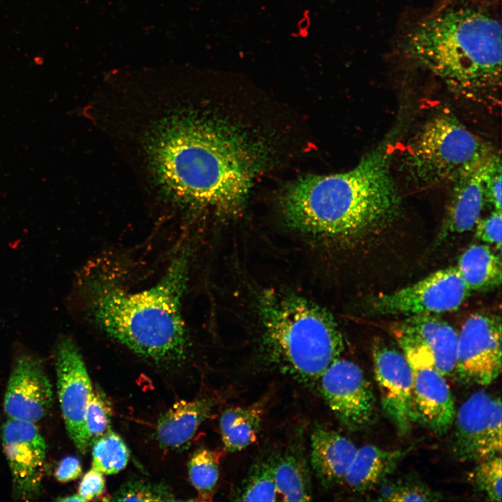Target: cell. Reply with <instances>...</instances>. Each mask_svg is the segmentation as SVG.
<instances>
[{"instance_id":"obj_1","label":"cell","mask_w":502,"mask_h":502,"mask_svg":"<svg viewBox=\"0 0 502 502\" xmlns=\"http://www.w3.org/2000/svg\"><path fill=\"white\" fill-rule=\"evenodd\" d=\"M188 271V252L183 251L155 284L132 292L90 263L77 274L68 307L135 353L157 363H178L189 346L181 314Z\"/></svg>"},{"instance_id":"obj_2","label":"cell","mask_w":502,"mask_h":502,"mask_svg":"<svg viewBox=\"0 0 502 502\" xmlns=\"http://www.w3.org/2000/svg\"><path fill=\"white\" fill-rule=\"evenodd\" d=\"M391 157L384 142L349 171L296 180L282 199L287 223L323 241H347L386 228L398 218L402 204Z\"/></svg>"},{"instance_id":"obj_3","label":"cell","mask_w":502,"mask_h":502,"mask_svg":"<svg viewBox=\"0 0 502 502\" xmlns=\"http://www.w3.org/2000/svg\"><path fill=\"white\" fill-rule=\"evenodd\" d=\"M403 52L466 97L501 88V25L479 7L448 8L423 19L404 38Z\"/></svg>"},{"instance_id":"obj_4","label":"cell","mask_w":502,"mask_h":502,"mask_svg":"<svg viewBox=\"0 0 502 502\" xmlns=\"http://www.w3.org/2000/svg\"><path fill=\"white\" fill-rule=\"evenodd\" d=\"M162 166L178 189L229 210L239 208L265 163L261 144L237 129L199 127L162 148Z\"/></svg>"},{"instance_id":"obj_5","label":"cell","mask_w":502,"mask_h":502,"mask_svg":"<svg viewBox=\"0 0 502 502\" xmlns=\"http://www.w3.org/2000/svg\"><path fill=\"white\" fill-rule=\"evenodd\" d=\"M268 362L295 381L314 385L342 353V335L329 313L295 294L268 291L259 306Z\"/></svg>"},{"instance_id":"obj_6","label":"cell","mask_w":502,"mask_h":502,"mask_svg":"<svg viewBox=\"0 0 502 502\" xmlns=\"http://www.w3.org/2000/svg\"><path fill=\"white\" fill-rule=\"evenodd\" d=\"M494 151L451 113L429 119L407 146L402 167L421 186L452 183Z\"/></svg>"},{"instance_id":"obj_7","label":"cell","mask_w":502,"mask_h":502,"mask_svg":"<svg viewBox=\"0 0 502 502\" xmlns=\"http://www.w3.org/2000/svg\"><path fill=\"white\" fill-rule=\"evenodd\" d=\"M471 292L457 267L450 266L400 289L375 296L368 307L377 315L434 314L456 310Z\"/></svg>"},{"instance_id":"obj_8","label":"cell","mask_w":502,"mask_h":502,"mask_svg":"<svg viewBox=\"0 0 502 502\" xmlns=\"http://www.w3.org/2000/svg\"><path fill=\"white\" fill-rule=\"evenodd\" d=\"M412 373L414 422L433 432L446 433L455 416V400L445 376L435 367L432 356L420 343L396 337Z\"/></svg>"},{"instance_id":"obj_9","label":"cell","mask_w":502,"mask_h":502,"mask_svg":"<svg viewBox=\"0 0 502 502\" xmlns=\"http://www.w3.org/2000/svg\"><path fill=\"white\" fill-rule=\"evenodd\" d=\"M501 402L485 391L467 398L455 413L451 440L453 455L460 461L479 462L501 451Z\"/></svg>"},{"instance_id":"obj_10","label":"cell","mask_w":502,"mask_h":502,"mask_svg":"<svg viewBox=\"0 0 502 502\" xmlns=\"http://www.w3.org/2000/svg\"><path fill=\"white\" fill-rule=\"evenodd\" d=\"M317 383L334 416L348 430H361L373 423L376 416V397L363 371L354 362L337 358Z\"/></svg>"},{"instance_id":"obj_11","label":"cell","mask_w":502,"mask_h":502,"mask_svg":"<svg viewBox=\"0 0 502 502\" xmlns=\"http://www.w3.org/2000/svg\"><path fill=\"white\" fill-rule=\"evenodd\" d=\"M54 364L58 397L66 428L76 448L84 454L91 446L84 416L93 388L82 355L70 336L58 337Z\"/></svg>"},{"instance_id":"obj_12","label":"cell","mask_w":502,"mask_h":502,"mask_svg":"<svg viewBox=\"0 0 502 502\" xmlns=\"http://www.w3.org/2000/svg\"><path fill=\"white\" fill-rule=\"evenodd\" d=\"M501 370V321L499 316L475 313L458 333L455 376L464 383L486 386Z\"/></svg>"},{"instance_id":"obj_13","label":"cell","mask_w":502,"mask_h":502,"mask_svg":"<svg viewBox=\"0 0 502 502\" xmlns=\"http://www.w3.org/2000/svg\"><path fill=\"white\" fill-rule=\"evenodd\" d=\"M376 381L382 411L401 435H406L414 423L412 373L402 351L382 340L372 347Z\"/></svg>"},{"instance_id":"obj_14","label":"cell","mask_w":502,"mask_h":502,"mask_svg":"<svg viewBox=\"0 0 502 502\" xmlns=\"http://www.w3.org/2000/svg\"><path fill=\"white\" fill-rule=\"evenodd\" d=\"M1 440L14 488L23 499L40 491L45 470L46 443L33 423L9 418L3 425Z\"/></svg>"},{"instance_id":"obj_15","label":"cell","mask_w":502,"mask_h":502,"mask_svg":"<svg viewBox=\"0 0 502 502\" xmlns=\"http://www.w3.org/2000/svg\"><path fill=\"white\" fill-rule=\"evenodd\" d=\"M53 402L52 384L43 361L36 355L20 350L16 355L4 397L9 418L36 423L49 412Z\"/></svg>"},{"instance_id":"obj_16","label":"cell","mask_w":502,"mask_h":502,"mask_svg":"<svg viewBox=\"0 0 502 502\" xmlns=\"http://www.w3.org/2000/svg\"><path fill=\"white\" fill-rule=\"evenodd\" d=\"M395 337L417 342L424 346L435 367L445 377L455 376L458 333L446 321L432 314L409 316L391 329Z\"/></svg>"},{"instance_id":"obj_17","label":"cell","mask_w":502,"mask_h":502,"mask_svg":"<svg viewBox=\"0 0 502 502\" xmlns=\"http://www.w3.org/2000/svg\"><path fill=\"white\" fill-rule=\"evenodd\" d=\"M489 156L452 182L450 199L439 235L440 241L450 234L470 231L480 219L485 204L483 179Z\"/></svg>"},{"instance_id":"obj_18","label":"cell","mask_w":502,"mask_h":502,"mask_svg":"<svg viewBox=\"0 0 502 502\" xmlns=\"http://www.w3.org/2000/svg\"><path fill=\"white\" fill-rule=\"evenodd\" d=\"M354 443L342 434L316 425L310 436V463L325 488L344 480L357 451Z\"/></svg>"},{"instance_id":"obj_19","label":"cell","mask_w":502,"mask_h":502,"mask_svg":"<svg viewBox=\"0 0 502 502\" xmlns=\"http://www.w3.org/2000/svg\"><path fill=\"white\" fill-rule=\"evenodd\" d=\"M212 409V401L204 397L174 403L158 420L155 431L160 446L170 450L186 446Z\"/></svg>"},{"instance_id":"obj_20","label":"cell","mask_w":502,"mask_h":502,"mask_svg":"<svg viewBox=\"0 0 502 502\" xmlns=\"http://www.w3.org/2000/svg\"><path fill=\"white\" fill-rule=\"evenodd\" d=\"M407 450H386L374 445L357 449L344 481L355 492H365L381 485L393 473Z\"/></svg>"},{"instance_id":"obj_21","label":"cell","mask_w":502,"mask_h":502,"mask_svg":"<svg viewBox=\"0 0 502 502\" xmlns=\"http://www.w3.org/2000/svg\"><path fill=\"white\" fill-rule=\"evenodd\" d=\"M457 268L471 291H487L501 283L500 257L487 245L474 244L459 257Z\"/></svg>"},{"instance_id":"obj_22","label":"cell","mask_w":502,"mask_h":502,"mask_svg":"<svg viewBox=\"0 0 502 502\" xmlns=\"http://www.w3.org/2000/svg\"><path fill=\"white\" fill-rule=\"evenodd\" d=\"M261 402L226 409L220 418V430L225 449L241 451L258 438L263 415Z\"/></svg>"},{"instance_id":"obj_23","label":"cell","mask_w":502,"mask_h":502,"mask_svg":"<svg viewBox=\"0 0 502 502\" xmlns=\"http://www.w3.org/2000/svg\"><path fill=\"white\" fill-rule=\"evenodd\" d=\"M277 492L284 501L312 499L310 476L305 460L299 455L287 452L275 457Z\"/></svg>"},{"instance_id":"obj_24","label":"cell","mask_w":502,"mask_h":502,"mask_svg":"<svg viewBox=\"0 0 502 502\" xmlns=\"http://www.w3.org/2000/svg\"><path fill=\"white\" fill-rule=\"evenodd\" d=\"M275 457L260 459L250 467L236 495L241 501H274L277 494Z\"/></svg>"},{"instance_id":"obj_25","label":"cell","mask_w":502,"mask_h":502,"mask_svg":"<svg viewBox=\"0 0 502 502\" xmlns=\"http://www.w3.org/2000/svg\"><path fill=\"white\" fill-rule=\"evenodd\" d=\"M219 451L199 448L192 455L188 463L191 484L197 492V501H211L220 476Z\"/></svg>"},{"instance_id":"obj_26","label":"cell","mask_w":502,"mask_h":502,"mask_svg":"<svg viewBox=\"0 0 502 502\" xmlns=\"http://www.w3.org/2000/svg\"><path fill=\"white\" fill-rule=\"evenodd\" d=\"M92 468L103 474H115L128 464L130 453L121 437L112 430L97 439L91 445Z\"/></svg>"},{"instance_id":"obj_27","label":"cell","mask_w":502,"mask_h":502,"mask_svg":"<svg viewBox=\"0 0 502 502\" xmlns=\"http://www.w3.org/2000/svg\"><path fill=\"white\" fill-rule=\"evenodd\" d=\"M376 500L383 501H436L439 494L423 482L411 478L397 479L391 482L384 481Z\"/></svg>"},{"instance_id":"obj_28","label":"cell","mask_w":502,"mask_h":502,"mask_svg":"<svg viewBox=\"0 0 502 502\" xmlns=\"http://www.w3.org/2000/svg\"><path fill=\"white\" fill-rule=\"evenodd\" d=\"M112 407L100 390H93L86 405L84 424L90 445L110 430Z\"/></svg>"},{"instance_id":"obj_29","label":"cell","mask_w":502,"mask_h":502,"mask_svg":"<svg viewBox=\"0 0 502 502\" xmlns=\"http://www.w3.org/2000/svg\"><path fill=\"white\" fill-rule=\"evenodd\" d=\"M471 473L473 484L490 500L501 501V458L495 455L481 461Z\"/></svg>"},{"instance_id":"obj_30","label":"cell","mask_w":502,"mask_h":502,"mask_svg":"<svg viewBox=\"0 0 502 502\" xmlns=\"http://www.w3.org/2000/svg\"><path fill=\"white\" fill-rule=\"evenodd\" d=\"M167 486L142 480H129L107 501H175Z\"/></svg>"},{"instance_id":"obj_31","label":"cell","mask_w":502,"mask_h":502,"mask_svg":"<svg viewBox=\"0 0 502 502\" xmlns=\"http://www.w3.org/2000/svg\"><path fill=\"white\" fill-rule=\"evenodd\" d=\"M501 154L493 152L483 179V192L485 203L496 211H501Z\"/></svg>"},{"instance_id":"obj_32","label":"cell","mask_w":502,"mask_h":502,"mask_svg":"<svg viewBox=\"0 0 502 502\" xmlns=\"http://www.w3.org/2000/svg\"><path fill=\"white\" fill-rule=\"evenodd\" d=\"M476 237L501 250L502 216L501 211L493 210L485 218L479 219L476 225Z\"/></svg>"},{"instance_id":"obj_33","label":"cell","mask_w":502,"mask_h":502,"mask_svg":"<svg viewBox=\"0 0 502 502\" xmlns=\"http://www.w3.org/2000/svg\"><path fill=\"white\" fill-rule=\"evenodd\" d=\"M104 474L94 468L88 471L82 477L78 494L84 501L93 500L101 496L105 489Z\"/></svg>"},{"instance_id":"obj_34","label":"cell","mask_w":502,"mask_h":502,"mask_svg":"<svg viewBox=\"0 0 502 502\" xmlns=\"http://www.w3.org/2000/svg\"><path fill=\"white\" fill-rule=\"evenodd\" d=\"M82 473L79 459L75 456H68L59 463L55 471V477L61 482H68L79 478Z\"/></svg>"},{"instance_id":"obj_35","label":"cell","mask_w":502,"mask_h":502,"mask_svg":"<svg viewBox=\"0 0 502 502\" xmlns=\"http://www.w3.org/2000/svg\"><path fill=\"white\" fill-rule=\"evenodd\" d=\"M57 500L59 501H84L78 494L61 498Z\"/></svg>"},{"instance_id":"obj_36","label":"cell","mask_w":502,"mask_h":502,"mask_svg":"<svg viewBox=\"0 0 502 502\" xmlns=\"http://www.w3.org/2000/svg\"><path fill=\"white\" fill-rule=\"evenodd\" d=\"M478 1H480V3H492V2H496L497 0H477Z\"/></svg>"}]
</instances>
